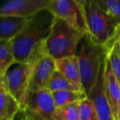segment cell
Instances as JSON below:
<instances>
[{"mask_svg":"<svg viewBox=\"0 0 120 120\" xmlns=\"http://www.w3.org/2000/svg\"><path fill=\"white\" fill-rule=\"evenodd\" d=\"M50 0H8L0 7V17L30 18L48 9Z\"/></svg>","mask_w":120,"mask_h":120,"instance_id":"cell-7","label":"cell"},{"mask_svg":"<svg viewBox=\"0 0 120 120\" xmlns=\"http://www.w3.org/2000/svg\"><path fill=\"white\" fill-rule=\"evenodd\" d=\"M105 12L120 25V0H98Z\"/></svg>","mask_w":120,"mask_h":120,"instance_id":"cell-20","label":"cell"},{"mask_svg":"<svg viewBox=\"0 0 120 120\" xmlns=\"http://www.w3.org/2000/svg\"><path fill=\"white\" fill-rule=\"evenodd\" d=\"M113 40H114L116 48H117V49H118V52L120 55V29H119V26H118V32H117V35H115V37L113 38Z\"/></svg>","mask_w":120,"mask_h":120,"instance_id":"cell-23","label":"cell"},{"mask_svg":"<svg viewBox=\"0 0 120 120\" xmlns=\"http://www.w3.org/2000/svg\"><path fill=\"white\" fill-rule=\"evenodd\" d=\"M48 89L51 92L60 91V90H79L83 91L78 89L75 85L68 80L64 75L58 71H55L50 79Z\"/></svg>","mask_w":120,"mask_h":120,"instance_id":"cell-18","label":"cell"},{"mask_svg":"<svg viewBox=\"0 0 120 120\" xmlns=\"http://www.w3.org/2000/svg\"><path fill=\"white\" fill-rule=\"evenodd\" d=\"M57 107L70 105L73 103H78L88 98L85 91L79 90H60L52 92Z\"/></svg>","mask_w":120,"mask_h":120,"instance_id":"cell-16","label":"cell"},{"mask_svg":"<svg viewBox=\"0 0 120 120\" xmlns=\"http://www.w3.org/2000/svg\"><path fill=\"white\" fill-rule=\"evenodd\" d=\"M32 66L30 64H17L2 77L5 80L9 91L20 103L22 110L26 106L30 94Z\"/></svg>","mask_w":120,"mask_h":120,"instance_id":"cell-6","label":"cell"},{"mask_svg":"<svg viewBox=\"0 0 120 120\" xmlns=\"http://www.w3.org/2000/svg\"><path fill=\"white\" fill-rule=\"evenodd\" d=\"M56 68L73 85L84 91L77 57L72 56L56 60Z\"/></svg>","mask_w":120,"mask_h":120,"instance_id":"cell-14","label":"cell"},{"mask_svg":"<svg viewBox=\"0 0 120 120\" xmlns=\"http://www.w3.org/2000/svg\"><path fill=\"white\" fill-rule=\"evenodd\" d=\"M106 56V48L94 43L88 34L82 38L76 57L78 60L82 86L87 96L98 80Z\"/></svg>","mask_w":120,"mask_h":120,"instance_id":"cell-2","label":"cell"},{"mask_svg":"<svg viewBox=\"0 0 120 120\" xmlns=\"http://www.w3.org/2000/svg\"><path fill=\"white\" fill-rule=\"evenodd\" d=\"M104 86L113 119L120 120V86L113 76L107 56L105 61Z\"/></svg>","mask_w":120,"mask_h":120,"instance_id":"cell-10","label":"cell"},{"mask_svg":"<svg viewBox=\"0 0 120 120\" xmlns=\"http://www.w3.org/2000/svg\"><path fill=\"white\" fill-rule=\"evenodd\" d=\"M79 103L57 107L53 114V120H80Z\"/></svg>","mask_w":120,"mask_h":120,"instance_id":"cell-17","label":"cell"},{"mask_svg":"<svg viewBox=\"0 0 120 120\" xmlns=\"http://www.w3.org/2000/svg\"><path fill=\"white\" fill-rule=\"evenodd\" d=\"M17 64L12 41H0V77Z\"/></svg>","mask_w":120,"mask_h":120,"instance_id":"cell-15","label":"cell"},{"mask_svg":"<svg viewBox=\"0 0 120 120\" xmlns=\"http://www.w3.org/2000/svg\"><path fill=\"white\" fill-rule=\"evenodd\" d=\"M104 72H105V63L103 64V67L101 68L95 86L88 95V98L94 104V106L100 120H114L105 91Z\"/></svg>","mask_w":120,"mask_h":120,"instance_id":"cell-11","label":"cell"},{"mask_svg":"<svg viewBox=\"0 0 120 120\" xmlns=\"http://www.w3.org/2000/svg\"><path fill=\"white\" fill-rule=\"evenodd\" d=\"M27 18L0 17V41H12L26 27Z\"/></svg>","mask_w":120,"mask_h":120,"instance_id":"cell-13","label":"cell"},{"mask_svg":"<svg viewBox=\"0 0 120 120\" xmlns=\"http://www.w3.org/2000/svg\"><path fill=\"white\" fill-rule=\"evenodd\" d=\"M91 40L106 47L118 30V25L105 12L98 0H82Z\"/></svg>","mask_w":120,"mask_h":120,"instance_id":"cell-4","label":"cell"},{"mask_svg":"<svg viewBox=\"0 0 120 120\" xmlns=\"http://www.w3.org/2000/svg\"><path fill=\"white\" fill-rule=\"evenodd\" d=\"M22 106L9 91L4 77H0V120H14Z\"/></svg>","mask_w":120,"mask_h":120,"instance_id":"cell-12","label":"cell"},{"mask_svg":"<svg viewBox=\"0 0 120 120\" xmlns=\"http://www.w3.org/2000/svg\"><path fill=\"white\" fill-rule=\"evenodd\" d=\"M22 116L21 120H48L46 118H44L39 115L34 113L33 112L30 111L27 109H25L22 111Z\"/></svg>","mask_w":120,"mask_h":120,"instance_id":"cell-22","label":"cell"},{"mask_svg":"<svg viewBox=\"0 0 120 120\" xmlns=\"http://www.w3.org/2000/svg\"><path fill=\"white\" fill-rule=\"evenodd\" d=\"M32 65L30 93L48 89L50 79L57 70L56 60L49 55L44 54Z\"/></svg>","mask_w":120,"mask_h":120,"instance_id":"cell-8","label":"cell"},{"mask_svg":"<svg viewBox=\"0 0 120 120\" xmlns=\"http://www.w3.org/2000/svg\"><path fill=\"white\" fill-rule=\"evenodd\" d=\"M105 48L107 50V58L111 65L112 72L120 86V55L116 48L113 39L107 45Z\"/></svg>","mask_w":120,"mask_h":120,"instance_id":"cell-19","label":"cell"},{"mask_svg":"<svg viewBox=\"0 0 120 120\" xmlns=\"http://www.w3.org/2000/svg\"><path fill=\"white\" fill-rule=\"evenodd\" d=\"M25 109L44 118L53 120V114L56 109V105L53 93L49 89L30 93Z\"/></svg>","mask_w":120,"mask_h":120,"instance_id":"cell-9","label":"cell"},{"mask_svg":"<svg viewBox=\"0 0 120 120\" xmlns=\"http://www.w3.org/2000/svg\"><path fill=\"white\" fill-rule=\"evenodd\" d=\"M85 35L64 20L55 17L50 35L45 44V53L55 60L76 56L79 44Z\"/></svg>","mask_w":120,"mask_h":120,"instance_id":"cell-3","label":"cell"},{"mask_svg":"<svg viewBox=\"0 0 120 120\" xmlns=\"http://www.w3.org/2000/svg\"><path fill=\"white\" fill-rule=\"evenodd\" d=\"M119 26V29H120V25H119V26Z\"/></svg>","mask_w":120,"mask_h":120,"instance_id":"cell-24","label":"cell"},{"mask_svg":"<svg viewBox=\"0 0 120 120\" xmlns=\"http://www.w3.org/2000/svg\"><path fill=\"white\" fill-rule=\"evenodd\" d=\"M54 19L49 9L28 19L23 30L12 40L17 64H33L45 54V44L50 35Z\"/></svg>","mask_w":120,"mask_h":120,"instance_id":"cell-1","label":"cell"},{"mask_svg":"<svg viewBox=\"0 0 120 120\" xmlns=\"http://www.w3.org/2000/svg\"><path fill=\"white\" fill-rule=\"evenodd\" d=\"M48 9L55 17L62 19L77 31L89 33L82 0H50Z\"/></svg>","mask_w":120,"mask_h":120,"instance_id":"cell-5","label":"cell"},{"mask_svg":"<svg viewBox=\"0 0 120 120\" xmlns=\"http://www.w3.org/2000/svg\"><path fill=\"white\" fill-rule=\"evenodd\" d=\"M80 120H100L94 104L89 98L79 103Z\"/></svg>","mask_w":120,"mask_h":120,"instance_id":"cell-21","label":"cell"}]
</instances>
